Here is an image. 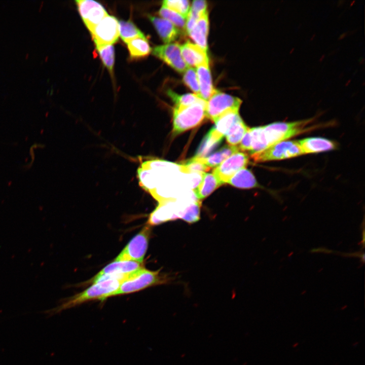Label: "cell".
<instances>
[{
    "mask_svg": "<svg viewBox=\"0 0 365 365\" xmlns=\"http://www.w3.org/2000/svg\"><path fill=\"white\" fill-rule=\"evenodd\" d=\"M162 6L175 12L186 19L190 11V2L188 0H165Z\"/></svg>",
    "mask_w": 365,
    "mask_h": 365,
    "instance_id": "obj_30",
    "label": "cell"
},
{
    "mask_svg": "<svg viewBox=\"0 0 365 365\" xmlns=\"http://www.w3.org/2000/svg\"><path fill=\"white\" fill-rule=\"evenodd\" d=\"M193 201L191 200H170L159 203L150 214L147 225H158L169 221L181 219L186 208Z\"/></svg>",
    "mask_w": 365,
    "mask_h": 365,
    "instance_id": "obj_6",
    "label": "cell"
},
{
    "mask_svg": "<svg viewBox=\"0 0 365 365\" xmlns=\"http://www.w3.org/2000/svg\"><path fill=\"white\" fill-rule=\"evenodd\" d=\"M119 35L123 41L127 43L137 38H145L143 33L130 21L121 20L119 22Z\"/></svg>",
    "mask_w": 365,
    "mask_h": 365,
    "instance_id": "obj_26",
    "label": "cell"
},
{
    "mask_svg": "<svg viewBox=\"0 0 365 365\" xmlns=\"http://www.w3.org/2000/svg\"><path fill=\"white\" fill-rule=\"evenodd\" d=\"M241 117L239 115V110L228 111L220 117L214 122L213 128L224 137L233 125Z\"/></svg>",
    "mask_w": 365,
    "mask_h": 365,
    "instance_id": "obj_24",
    "label": "cell"
},
{
    "mask_svg": "<svg viewBox=\"0 0 365 365\" xmlns=\"http://www.w3.org/2000/svg\"><path fill=\"white\" fill-rule=\"evenodd\" d=\"M152 53L180 73L184 72L188 67L182 58L180 45L178 43L156 46L153 49Z\"/></svg>",
    "mask_w": 365,
    "mask_h": 365,
    "instance_id": "obj_11",
    "label": "cell"
},
{
    "mask_svg": "<svg viewBox=\"0 0 365 365\" xmlns=\"http://www.w3.org/2000/svg\"><path fill=\"white\" fill-rule=\"evenodd\" d=\"M200 89V96L207 101L215 89H214L209 63L203 64L196 68Z\"/></svg>",
    "mask_w": 365,
    "mask_h": 365,
    "instance_id": "obj_15",
    "label": "cell"
},
{
    "mask_svg": "<svg viewBox=\"0 0 365 365\" xmlns=\"http://www.w3.org/2000/svg\"><path fill=\"white\" fill-rule=\"evenodd\" d=\"M98 53L104 66L113 73L115 61L114 48L113 45L96 46Z\"/></svg>",
    "mask_w": 365,
    "mask_h": 365,
    "instance_id": "obj_27",
    "label": "cell"
},
{
    "mask_svg": "<svg viewBox=\"0 0 365 365\" xmlns=\"http://www.w3.org/2000/svg\"><path fill=\"white\" fill-rule=\"evenodd\" d=\"M130 57L137 59L147 56L151 52V48L147 38H137L127 43Z\"/></svg>",
    "mask_w": 365,
    "mask_h": 365,
    "instance_id": "obj_23",
    "label": "cell"
},
{
    "mask_svg": "<svg viewBox=\"0 0 365 365\" xmlns=\"http://www.w3.org/2000/svg\"><path fill=\"white\" fill-rule=\"evenodd\" d=\"M209 30L208 13L203 15L198 20L195 26L188 33L197 45L203 50H207V35Z\"/></svg>",
    "mask_w": 365,
    "mask_h": 365,
    "instance_id": "obj_17",
    "label": "cell"
},
{
    "mask_svg": "<svg viewBox=\"0 0 365 365\" xmlns=\"http://www.w3.org/2000/svg\"><path fill=\"white\" fill-rule=\"evenodd\" d=\"M248 161L249 158L245 153L238 151L215 167L212 173L222 184L227 183L237 171L246 168Z\"/></svg>",
    "mask_w": 365,
    "mask_h": 365,
    "instance_id": "obj_10",
    "label": "cell"
},
{
    "mask_svg": "<svg viewBox=\"0 0 365 365\" xmlns=\"http://www.w3.org/2000/svg\"><path fill=\"white\" fill-rule=\"evenodd\" d=\"M241 103L240 98L215 90L206 101V117L214 122L224 113L232 110H239Z\"/></svg>",
    "mask_w": 365,
    "mask_h": 365,
    "instance_id": "obj_8",
    "label": "cell"
},
{
    "mask_svg": "<svg viewBox=\"0 0 365 365\" xmlns=\"http://www.w3.org/2000/svg\"><path fill=\"white\" fill-rule=\"evenodd\" d=\"M299 344V343L298 342H296L292 345V347L293 348H296L298 346Z\"/></svg>",
    "mask_w": 365,
    "mask_h": 365,
    "instance_id": "obj_36",
    "label": "cell"
},
{
    "mask_svg": "<svg viewBox=\"0 0 365 365\" xmlns=\"http://www.w3.org/2000/svg\"><path fill=\"white\" fill-rule=\"evenodd\" d=\"M151 230L150 225L143 227L131 239L114 261H130L141 264L148 249Z\"/></svg>",
    "mask_w": 365,
    "mask_h": 365,
    "instance_id": "obj_5",
    "label": "cell"
},
{
    "mask_svg": "<svg viewBox=\"0 0 365 365\" xmlns=\"http://www.w3.org/2000/svg\"><path fill=\"white\" fill-rule=\"evenodd\" d=\"M143 267L141 264L130 261H113L104 267L95 276L107 274H123L133 272Z\"/></svg>",
    "mask_w": 365,
    "mask_h": 365,
    "instance_id": "obj_20",
    "label": "cell"
},
{
    "mask_svg": "<svg viewBox=\"0 0 365 365\" xmlns=\"http://www.w3.org/2000/svg\"><path fill=\"white\" fill-rule=\"evenodd\" d=\"M90 33L96 46L113 45L120 36L119 22L116 17L108 15Z\"/></svg>",
    "mask_w": 365,
    "mask_h": 365,
    "instance_id": "obj_9",
    "label": "cell"
},
{
    "mask_svg": "<svg viewBox=\"0 0 365 365\" xmlns=\"http://www.w3.org/2000/svg\"><path fill=\"white\" fill-rule=\"evenodd\" d=\"M182 173H194L205 172L210 169L203 162L202 158L194 157L182 164Z\"/></svg>",
    "mask_w": 365,
    "mask_h": 365,
    "instance_id": "obj_29",
    "label": "cell"
},
{
    "mask_svg": "<svg viewBox=\"0 0 365 365\" xmlns=\"http://www.w3.org/2000/svg\"><path fill=\"white\" fill-rule=\"evenodd\" d=\"M207 5L205 1L195 0L193 2L190 10L202 16L207 12Z\"/></svg>",
    "mask_w": 365,
    "mask_h": 365,
    "instance_id": "obj_34",
    "label": "cell"
},
{
    "mask_svg": "<svg viewBox=\"0 0 365 365\" xmlns=\"http://www.w3.org/2000/svg\"><path fill=\"white\" fill-rule=\"evenodd\" d=\"M223 138L224 136L212 127L203 137L194 157L198 158L207 157L222 142Z\"/></svg>",
    "mask_w": 365,
    "mask_h": 365,
    "instance_id": "obj_18",
    "label": "cell"
},
{
    "mask_svg": "<svg viewBox=\"0 0 365 365\" xmlns=\"http://www.w3.org/2000/svg\"><path fill=\"white\" fill-rule=\"evenodd\" d=\"M122 282L118 280H108L93 284L83 291L64 300L61 305L47 313L52 314L57 313L90 300L98 299L103 301L111 297L119 288Z\"/></svg>",
    "mask_w": 365,
    "mask_h": 365,
    "instance_id": "obj_2",
    "label": "cell"
},
{
    "mask_svg": "<svg viewBox=\"0 0 365 365\" xmlns=\"http://www.w3.org/2000/svg\"><path fill=\"white\" fill-rule=\"evenodd\" d=\"M201 202L198 200L193 201L186 209L181 220L188 223H194L200 219Z\"/></svg>",
    "mask_w": 365,
    "mask_h": 365,
    "instance_id": "obj_33",
    "label": "cell"
},
{
    "mask_svg": "<svg viewBox=\"0 0 365 365\" xmlns=\"http://www.w3.org/2000/svg\"><path fill=\"white\" fill-rule=\"evenodd\" d=\"M76 2L82 19L90 32L108 15L104 8L97 2L91 0H78Z\"/></svg>",
    "mask_w": 365,
    "mask_h": 365,
    "instance_id": "obj_12",
    "label": "cell"
},
{
    "mask_svg": "<svg viewBox=\"0 0 365 365\" xmlns=\"http://www.w3.org/2000/svg\"><path fill=\"white\" fill-rule=\"evenodd\" d=\"M249 129L242 119L239 118L225 135L228 143L230 145L236 146L240 142L243 137Z\"/></svg>",
    "mask_w": 365,
    "mask_h": 365,
    "instance_id": "obj_25",
    "label": "cell"
},
{
    "mask_svg": "<svg viewBox=\"0 0 365 365\" xmlns=\"http://www.w3.org/2000/svg\"><path fill=\"white\" fill-rule=\"evenodd\" d=\"M181 56L188 67H197L209 63L207 51L199 46L187 41L180 46Z\"/></svg>",
    "mask_w": 365,
    "mask_h": 365,
    "instance_id": "obj_13",
    "label": "cell"
},
{
    "mask_svg": "<svg viewBox=\"0 0 365 365\" xmlns=\"http://www.w3.org/2000/svg\"><path fill=\"white\" fill-rule=\"evenodd\" d=\"M238 151L239 148L236 146L225 145L211 155L202 158V159L204 163L209 167H216Z\"/></svg>",
    "mask_w": 365,
    "mask_h": 365,
    "instance_id": "obj_21",
    "label": "cell"
},
{
    "mask_svg": "<svg viewBox=\"0 0 365 365\" xmlns=\"http://www.w3.org/2000/svg\"><path fill=\"white\" fill-rule=\"evenodd\" d=\"M312 121L308 119L293 122H274L249 128L251 136V155L260 152L269 147L299 134L308 129Z\"/></svg>",
    "mask_w": 365,
    "mask_h": 365,
    "instance_id": "obj_1",
    "label": "cell"
},
{
    "mask_svg": "<svg viewBox=\"0 0 365 365\" xmlns=\"http://www.w3.org/2000/svg\"><path fill=\"white\" fill-rule=\"evenodd\" d=\"M249 130L245 134L240 142V143L238 148L242 151H248L249 152L250 150L251 136Z\"/></svg>",
    "mask_w": 365,
    "mask_h": 365,
    "instance_id": "obj_35",
    "label": "cell"
},
{
    "mask_svg": "<svg viewBox=\"0 0 365 365\" xmlns=\"http://www.w3.org/2000/svg\"><path fill=\"white\" fill-rule=\"evenodd\" d=\"M206 101L200 99L186 107H174L173 112L172 135H177L201 124L206 115Z\"/></svg>",
    "mask_w": 365,
    "mask_h": 365,
    "instance_id": "obj_3",
    "label": "cell"
},
{
    "mask_svg": "<svg viewBox=\"0 0 365 365\" xmlns=\"http://www.w3.org/2000/svg\"><path fill=\"white\" fill-rule=\"evenodd\" d=\"M227 183L235 187L242 189L252 188L258 185L252 173L246 168H243L237 171Z\"/></svg>",
    "mask_w": 365,
    "mask_h": 365,
    "instance_id": "obj_22",
    "label": "cell"
},
{
    "mask_svg": "<svg viewBox=\"0 0 365 365\" xmlns=\"http://www.w3.org/2000/svg\"><path fill=\"white\" fill-rule=\"evenodd\" d=\"M222 185L214 174L204 172L200 184L193 192L197 199L201 201Z\"/></svg>",
    "mask_w": 365,
    "mask_h": 365,
    "instance_id": "obj_19",
    "label": "cell"
},
{
    "mask_svg": "<svg viewBox=\"0 0 365 365\" xmlns=\"http://www.w3.org/2000/svg\"><path fill=\"white\" fill-rule=\"evenodd\" d=\"M303 151L298 141L284 140L276 143L265 150L251 155L255 162L290 158L303 155Z\"/></svg>",
    "mask_w": 365,
    "mask_h": 365,
    "instance_id": "obj_7",
    "label": "cell"
},
{
    "mask_svg": "<svg viewBox=\"0 0 365 365\" xmlns=\"http://www.w3.org/2000/svg\"><path fill=\"white\" fill-rule=\"evenodd\" d=\"M167 94L175 103V107H178L191 105L202 99L194 93L179 95L171 90L168 91Z\"/></svg>",
    "mask_w": 365,
    "mask_h": 365,
    "instance_id": "obj_28",
    "label": "cell"
},
{
    "mask_svg": "<svg viewBox=\"0 0 365 365\" xmlns=\"http://www.w3.org/2000/svg\"><path fill=\"white\" fill-rule=\"evenodd\" d=\"M182 81L184 83L194 92V94L200 97L199 85L196 69L192 67H188L184 72Z\"/></svg>",
    "mask_w": 365,
    "mask_h": 365,
    "instance_id": "obj_32",
    "label": "cell"
},
{
    "mask_svg": "<svg viewBox=\"0 0 365 365\" xmlns=\"http://www.w3.org/2000/svg\"><path fill=\"white\" fill-rule=\"evenodd\" d=\"M358 343H359V342L356 341L354 343L352 344V346L354 347H356L358 345Z\"/></svg>",
    "mask_w": 365,
    "mask_h": 365,
    "instance_id": "obj_37",
    "label": "cell"
},
{
    "mask_svg": "<svg viewBox=\"0 0 365 365\" xmlns=\"http://www.w3.org/2000/svg\"><path fill=\"white\" fill-rule=\"evenodd\" d=\"M170 278L159 271H151L142 267L131 273L111 297L136 292L150 286L165 284Z\"/></svg>",
    "mask_w": 365,
    "mask_h": 365,
    "instance_id": "obj_4",
    "label": "cell"
},
{
    "mask_svg": "<svg viewBox=\"0 0 365 365\" xmlns=\"http://www.w3.org/2000/svg\"><path fill=\"white\" fill-rule=\"evenodd\" d=\"M298 141L303 154L330 151L336 147L332 141L321 137L306 138Z\"/></svg>",
    "mask_w": 365,
    "mask_h": 365,
    "instance_id": "obj_16",
    "label": "cell"
},
{
    "mask_svg": "<svg viewBox=\"0 0 365 365\" xmlns=\"http://www.w3.org/2000/svg\"><path fill=\"white\" fill-rule=\"evenodd\" d=\"M159 14L163 19L171 22L177 28L179 27L186 30V19L180 14L163 6L160 9Z\"/></svg>",
    "mask_w": 365,
    "mask_h": 365,
    "instance_id": "obj_31",
    "label": "cell"
},
{
    "mask_svg": "<svg viewBox=\"0 0 365 365\" xmlns=\"http://www.w3.org/2000/svg\"><path fill=\"white\" fill-rule=\"evenodd\" d=\"M149 18L162 41L167 44L171 43L178 37L179 30L171 22L163 18L149 16Z\"/></svg>",
    "mask_w": 365,
    "mask_h": 365,
    "instance_id": "obj_14",
    "label": "cell"
}]
</instances>
